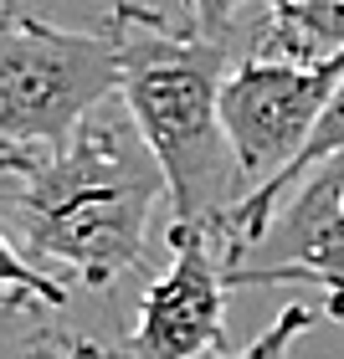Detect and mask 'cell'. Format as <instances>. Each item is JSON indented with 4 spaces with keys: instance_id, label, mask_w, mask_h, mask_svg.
Instances as JSON below:
<instances>
[{
    "instance_id": "obj_1",
    "label": "cell",
    "mask_w": 344,
    "mask_h": 359,
    "mask_svg": "<svg viewBox=\"0 0 344 359\" xmlns=\"http://www.w3.org/2000/svg\"><path fill=\"white\" fill-rule=\"evenodd\" d=\"M159 201H170L165 165L124 97L52 149L6 154V241L41 272L62 267L93 292L139 272Z\"/></svg>"
},
{
    "instance_id": "obj_2",
    "label": "cell",
    "mask_w": 344,
    "mask_h": 359,
    "mask_svg": "<svg viewBox=\"0 0 344 359\" xmlns=\"http://www.w3.org/2000/svg\"><path fill=\"white\" fill-rule=\"evenodd\" d=\"M103 26L119 41L124 108L170 180L175 221H216L242 201L237 154L221 123V88L232 72L226 41L206 36L195 21H165L139 0H119Z\"/></svg>"
},
{
    "instance_id": "obj_3",
    "label": "cell",
    "mask_w": 344,
    "mask_h": 359,
    "mask_svg": "<svg viewBox=\"0 0 344 359\" xmlns=\"http://www.w3.org/2000/svg\"><path fill=\"white\" fill-rule=\"evenodd\" d=\"M124 88L108 26L67 31L46 15L6 6L0 21V149H52Z\"/></svg>"
},
{
    "instance_id": "obj_4",
    "label": "cell",
    "mask_w": 344,
    "mask_h": 359,
    "mask_svg": "<svg viewBox=\"0 0 344 359\" xmlns=\"http://www.w3.org/2000/svg\"><path fill=\"white\" fill-rule=\"evenodd\" d=\"M344 83V57L334 62H293V57H242L221 88V123L237 154L242 195L277 180L303 154L319 128L334 88Z\"/></svg>"
},
{
    "instance_id": "obj_5",
    "label": "cell",
    "mask_w": 344,
    "mask_h": 359,
    "mask_svg": "<svg viewBox=\"0 0 344 359\" xmlns=\"http://www.w3.org/2000/svg\"><path fill=\"white\" fill-rule=\"evenodd\" d=\"M170 262L144 287L124 359H211L226 354V262L206 221H170Z\"/></svg>"
},
{
    "instance_id": "obj_6",
    "label": "cell",
    "mask_w": 344,
    "mask_h": 359,
    "mask_svg": "<svg viewBox=\"0 0 344 359\" xmlns=\"http://www.w3.org/2000/svg\"><path fill=\"white\" fill-rule=\"evenodd\" d=\"M267 283H314L319 292H344V154L308 170L262 247L226 272V287Z\"/></svg>"
},
{
    "instance_id": "obj_7",
    "label": "cell",
    "mask_w": 344,
    "mask_h": 359,
    "mask_svg": "<svg viewBox=\"0 0 344 359\" xmlns=\"http://www.w3.org/2000/svg\"><path fill=\"white\" fill-rule=\"evenodd\" d=\"M339 154H344V83L334 88V97H329V108H324L319 128H314L308 144H303V154L293 159L277 180H267V185L252 190V195H242V201L226 205L216 221H206V231L216 236V252H221L226 272L242 267V262L262 247V236L272 231V221H277V210H283V201L293 195V185H298L308 170H319L324 159H339Z\"/></svg>"
},
{
    "instance_id": "obj_8",
    "label": "cell",
    "mask_w": 344,
    "mask_h": 359,
    "mask_svg": "<svg viewBox=\"0 0 344 359\" xmlns=\"http://www.w3.org/2000/svg\"><path fill=\"white\" fill-rule=\"evenodd\" d=\"M262 57H293V62H334L344 57V0H257Z\"/></svg>"
},
{
    "instance_id": "obj_9",
    "label": "cell",
    "mask_w": 344,
    "mask_h": 359,
    "mask_svg": "<svg viewBox=\"0 0 344 359\" xmlns=\"http://www.w3.org/2000/svg\"><path fill=\"white\" fill-rule=\"evenodd\" d=\"M319 318H329L319 303H288L247 349H226V354H211V359H288V349L298 344V339L314 329Z\"/></svg>"
},
{
    "instance_id": "obj_10",
    "label": "cell",
    "mask_w": 344,
    "mask_h": 359,
    "mask_svg": "<svg viewBox=\"0 0 344 359\" xmlns=\"http://www.w3.org/2000/svg\"><path fill=\"white\" fill-rule=\"evenodd\" d=\"M0 277H6V303H46V308L67 303V283H57L52 272L26 262L11 241H0Z\"/></svg>"
},
{
    "instance_id": "obj_11",
    "label": "cell",
    "mask_w": 344,
    "mask_h": 359,
    "mask_svg": "<svg viewBox=\"0 0 344 359\" xmlns=\"http://www.w3.org/2000/svg\"><path fill=\"white\" fill-rule=\"evenodd\" d=\"M180 6L190 11V21L201 26L206 36L226 41V31H232V21H237V6H242V0H180Z\"/></svg>"
},
{
    "instance_id": "obj_12",
    "label": "cell",
    "mask_w": 344,
    "mask_h": 359,
    "mask_svg": "<svg viewBox=\"0 0 344 359\" xmlns=\"http://www.w3.org/2000/svg\"><path fill=\"white\" fill-rule=\"evenodd\" d=\"M319 308H324L329 318H339V323H344V292H324V298H319Z\"/></svg>"
},
{
    "instance_id": "obj_13",
    "label": "cell",
    "mask_w": 344,
    "mask_h": 359,
    "mask_svg": "<svg viewBox=\"0 0 344 359\" xmlns=\"http://www.w3.org/2000/svg\"><path fill=\"white\" fill-rule=\"evenodd\" d=\"M6 6H21V0H6Z\"/></svg>"
}]
</instances>
